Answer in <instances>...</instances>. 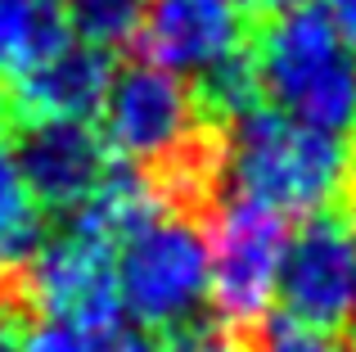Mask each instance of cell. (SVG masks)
<instances>
[{
    "label": "cell",
    "mask_w": 356,
    "mask_h": 352,
    "mask_svg": "<svg viewBox=\"0 0 356 352\" xmlns=\"http://www.w3.org/2000/svg\"><path fill=\"white\" fill-rule=\"evenodd\" d=\"M343 212H348V221H352V244H356V190H352V199H348V208H343ZM352 326H356V298H352Z\"/></svg>",
    "instance_id": "d6986e66"
},
{
    "label": "cell",
    "mask_w": 356,
    "mask_h": 352,
    "mask_svg": "<svg viewBox=\"0 0 356 352\" xmlns=\"http://www.w3.org/2000/svg\"><path fill=\"white\" fill-rule=\"evenodd\" d=\"M252 339H257V352H356V339L339 335V330L302 326V321H293V317L257 321Z\"/></svg>",
    "instance_id": "4fadbf2b"
},
{
    "label": "cell",
    "mask_w": 356,
    "mask_h": 352,
    "mask_svg": "<svg viewBox=\"0 0 356 352\" xmlns=\"http://www.w3.org/2000/svg\"><path fill=\"white\" fill-rule=\"evenodd\" d=\"M45 235H50L45 230V212L23 190L9 150H0V285L41 248Z\"/></svg>",
    "instance_id": "30bf717a"
},
{
    "label": "cell",
    "mask_w": 356,
    "mask_h": 352,
    "mask_svg": "<svg viewBox=\"0 0 356 352\" xmlns=\"http://www.w3.org/2000/svg\"><path fill=\"white\" fill-rule=\"evenodd\" d=\"M68 41L72 36L63 0H0V68L5 72L18 77Z\"/></svg>",
    "instance_id": "9c48e42d"
},
{
    "label": "cell",
    "mask_w": 356,
    "mask_h": 352,
    "mask_svg": "<svg viewBox=\"0 0 356 352\" xmlns=\"http://www.w3.org/2000/svg\"><path fill=\"white\" fill-rule=\"evenodd\" d=\"M257 99L270 113L321 136L356 141V50L321 5L261 14L248 41Z\"/></svg>",
    "instance_id": "6da1fadb"
},
{
    "label": "cell",
    "mask_w": 356,
    "mask_h": 352,
    "mask_svg": "<svg viewBox=\"0 0 356 352\" xmlns=\"http://www.w3.org/2000/svg\"><path fill=\"white\" fill-rule=\"evenodd\" d=\"M104 352H158V344H154L149 330L118 321V326H108V335H104Z\"/></svg>",
    "instance_id": "9a60e30c"
},
{
    "label": "cell",
    "mask_w": 356,
    "mask_h": 352,
    "mask_svg": "<svg viewBox=\"0 0 356 352\" xmlns=\"http://www.w3.org/2000/svg\"><path fill=\"white\" fill-rule=\"evenodd\" d=\"M0 352H18V326L0 321Z\"/></svg>",
    "instance_id": "ac0fdd59"
},
{
    "label": "cell",
    "mask_w": 356,
    "mask_h": 352,
    "mask_svg": "<svg viewBox=\"0 0 356 352\" xmlns=\"http://www.w3.org/2000/svg\"><path fill=\"white\" fill-rule=\"evenodd\" d=\"M226 136V194L266 203L280 217H316L348 208L356 190V141L321 136L266 104L221 127Z\"/></svg>",
    "instance_id": "7a4b0ae2"
},
{
    "label": "cell",
    "mask_w": 356,
    "mask_h": 352,
    "mask_svg": "<svg viewBox=\"0 0 356 352\" xmlns=\"http://www.w3.org/2000/svg\"><path fill=\"white\" fill-rule=\"evenodd\" d=\"M252 330L257 326H239V321H226L221 312L208 307V312H194V317L167 326L158 352H257Z\"/></svg>",
    "instance_id": "7c38bea8"
},
{
    "label": "cell",
    "mask_w": 356,
    "mask_h": 352,
    "mask_svg": "<svg viewBox=\"0 0 356 352\" xmlns=\"http://www.w3.org/2000/svg\"><path fill=\"white\" fill-rule=\"evenodd\" d=\"M113 54L86 41H68L41 59L36 68L18 72L9 90V127L14 122H86L99 113L113 81Z\"/></svg>",
    "instance_id": "ba28073f"
},
{
    "label": "cell",
    "mask_w": 356,
    "mask_h": 352,
    "mask_svg": "<svg viewBox=\"0 0 356 352\" xmlns=\"http://www.w3.org/2000/svg\"><path fill=\"white\" fill-rule=\"evenodd\" d=\"M104 335L108 330H81V326H63V321H32L23 330L18 352H104Z\"/></svg>",
    "instance_id": "5bb4252c"
},
{
    "label": "cell",
    "mask_w": 356,
    "mask_h": 352,
    "mask_svg": "<svg viewBox=\"0 0 356 352\" xmlns=\"http://www.w3.org/2000/svg\"><path fill=\"white\" fill-rule=\"evenodd\" d=\"M243 9H252V14H275V9H289V5H302V0H239Z\"/></svg>",
    "instance_id": "e0dca14e"
},
{
    "label": "cell",
    "mask_w": 356,
    "mask_h": 352,
    "mask_svg": "<svg viewBox=\"0 0 356 352\" xmlns=\"http://www.w3.org/2000/svg\"><path fill=\"white\" fill-rule=\"evenodd\" d=\"M321 14L339 27V36L356 50V0H321Z\"/></svg>",
    "instance_id": "2e32d148"
},
{
    "label": "cell",
    "mask_w": 356,
    "mask_h": 352,
    "mask_svg": "<svg viewBox=\"0 0 356 352\" xmlns=\"http://www.w3.org/2000/svg\"><path fill=\"white\" fill-rule=\"evenodd\" d=\"M63 18H68V32H77V41L118 50L136 41L145 0H63Z\"/></svg>",
    "instance_id": "8fae6325"
},
{
    "label": "cell",
    "mask_w": 356,
    "mask_h": 352,
    "mask_svg": "<svg viewBox=\"0 0 356 352\" xmlns=\"http://www.w3.org/2000/svg\"><path fill=\"white\" fill-rule=\"evenodd\" d=\"M252 27L257 14L239 0H145L136 45L149 63L190 81L248 50Z\"/></svg>",
    "instance_id": "8992f818"
},
{
    "label": "cell",
    "mask_w": 356,
    "mask_h": 352,
    "mask_svg": "<svg viewBox=\"0 0 356 352\" xmlns=\"http://www.w3.org/2000/svg\"><path fill=\"white\" fill-rule=\"evenodd\" d=\"M275 294L284 303V317L316 330H343L352 321L356 298V244L352 221L343 208L302 217L298 235H289L280 257Z\"/></svg>",
    "instance_id": "5b68a950"
},
{
    "label": "cell",
    "mask_w": 356,
    "mask_h": 352,
    "mask_svg": "<svg viewBox=\"0 0 356 352\" xmlns=\"http://www.w3.org/2000/svg\"><path fill=\"white\" fill-rule=\"evenodd\" d=\"M9 159L32 203L50 217H72L108 172V150L86 122H14Z\"/></svg>",
    "instance_id": "52a82bcc"
},
{
    "label": "cell",
    "mask_w": 356,
    "mask_h": 352,
    "mask_svg": "<svg viewBox=\"0 0 356 352\" xmlns=\"http://www.w3.org/2000/svg\"><path fill=\"white\" fill-rule=\"evenodd\" d=\"M118 303L140 330L167 326L208 307V230L190 212H154L113 244Z\"/></svg>",
    "instance_id": "3957f363"
},
{
    "label": "cell",
    "mask_w": 356,
    "mask_h": 352,
    "mask_svg": "<svg viewBox=\"0 0 356 352\" xmlns=\"http://www.w3.org/2000/svg\"><path fill=\"white\" fill-rule=\"evenodd\" d=\"M208 294L212 312L239 326H257L275 298L280 257H284L289 230L284 217L266 203L243 194H221L208 221Z\"/></svg>",
    "instance_id": "277c9868"
},
{
    "label": "cell",
    "mask_w": 356,
    "mask_h": 352,
    "mask_svg": "<svg viewBox=\"0 0 356 352\" xmlns=\"http://www.w3.org/2000/svg\"><path fill=\"white\" fill-rule=\"evenodd\" d=\"M9 127V90H5V81H0V131Z\"/></svg>",
    "instance_id": "ffe728a7"
}]
</instances>
